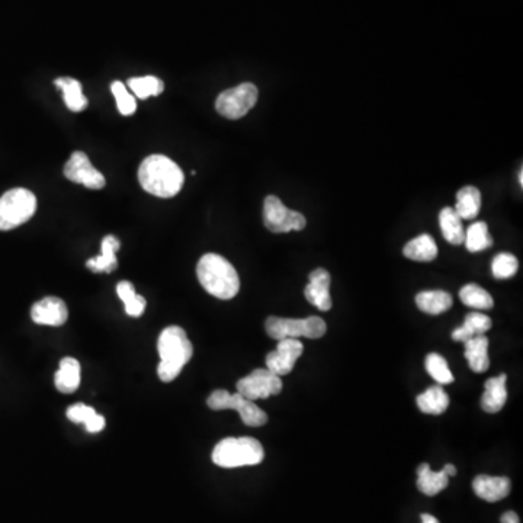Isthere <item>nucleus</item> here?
I'll return each instance as SVG.
<instances>
[{
	"instance_id": "obj_14",
	"label": "nucleus",
	"mask_w": 523,
	"mask_h": 523,
	"mask_svg": "<svg viewBox=\"0 0 523 523\" xmlns=\"http://www.w3.org/2000/svg\"><path fill=\"white\" fill-rule=\"evenodd\" d=\"M330 282H332L330 273L326 269L317 268L310 273V282L304 289V296L308 303L319 308L320 312H329L332 308Z\"/></svg>"
},
{
	"instance_id": "obj_22",
	"label": "nucleus",
	"mask_w": 523,
	"mask_h": 523,
	"mask_svg": "<svg viewBox=\"0 0 523 523\" xmlns=\"http://www.w3.org/2000/svg\"><path fill=\"white\" fill-rule=\"evenodd\" d=\"M416 304H417L420 312L431 314V316H438L452 307V297L451 294H448L442 289L422 291L416 296Z\"/></svg>"
},
{
	"instance_id": "obj_31",
	"label": "nucleus",
	"mask_w": 523,
	"mask_h": 523,
	"mask_svg": "<svg viewBox=\"0 0 523 523\" xmlns=\"http://www.w3.org/2000/svg\"><path fill=\"white\" fill-rule=\"evenodd\" d=\"M460 298L467 307L477 310H490L495 305L492 296L477 284H468L461 288Z\"/></svg>"
},
{
	"instance_id": "obj_12",
	"label": "nucleus",
	"mask_w": 523,
	"mask_h": 523,
	"mask_svg": "<svg viewBox=\"0 0 523 523\" xmlns=\"http://www.w3.org/2000/svg\"><path fill=\"white\" fill-rule=\"evenodd\" d=\"M276 351L266 356V368L278 376H288L303 355L304 346L298 339L278 340Z\"/></svg>"
},
{
	"instance_id": "obj_17",
	"label": "nucleus",
	"mask_w": 523,
	"mask_h": 523,
	"mask_svg": "<svg viewBox=\"0 0 523 523\" xmlns=\"http://www.w3.org/2000/svg\"><path fill=\"white\" fill-rule=\"evenodd\" d=\"M120 248V240L116 239L115 236L109 234V236L104 237L100 255L89 259L86 262V266L95 273H111L118 266L115 252Z\"/></svg>"
},
{
	"instance_id": "obj_37",
	"label": "nucleus",
	"mask_w": 523,
	"mask_h": 523,
	"mask_svg": "<svg viewBox=\"0 0 523 523\" xmlns=\"http://www.w3.org/2000/svg\"><path fill=\"white\" fill-rule=\"evenodd\" d=\"M422 523H440V520L436 519L435 516L429 515V513H422Z\"/></svg>"
},
{
	"instance_id": "obj_34",
	"label": "nucleus",
	"mask_w": 523,
	"mask_h": 523,
	"mask_svg": "<svg viewBox=\"0 0 523 523\" xmlns=\"http://www.w3.org/2000/svg\"><path fill=\"white\" fill-rule=\"evenodd\" d=\"M519 269V262L511 253H499L493 259L492 272L497 280H509L516 275Z\"/></svg>"
},
{
	"instance_id": "obj_4",
	"label": "nucleus",
	"mask_w": 523,
	"mask_h": 523,
	"mask_svg": "<svg viewBox=\"0 0 523 523\" xmlns=\"http://www.w3.org/2000/svg\"><path fill=\"white\" fill-rule=\"evenodd\" d=\"M211 458L212 463L221 468L248 467L262 463L265 451L255 438H226L216 445Z\"/></svg>"
},
{
	"instance_id": "obj_7",
	"label": "nucleus",
	"mask_w": 523,
	"mask_h": 523,
	"mask_svg": "<svg viewBox=\"0 0 523 523\" xmlns=\"http://www.w3.org/2000/svg\"><path fill=\"white\" fill-rule=\"evenodd\" d=\"M208 408L216 412L234 410L239 413L243 424L250 428H259L268 422V415L256 406L255 401L244 399L240 392L230 394L226 390H216L207 400Z\"/></svg>"
},
{
	"instance_id": "obj_28",
	"label": "nucleus",
	"mask_w": 523,
	"mask_h": 523,
	"mask_svg": "<svg viewBox=\"0 0 523 523\" xmlns=\"http://www.w3.org/2000/svg\"><path fill=\"white\" fill-rule=\"evenodd\" d=\"M440 226L448 243L458 246L464 243L465 232H464L463 220L456 214V210L451 207H445L440 214Z\"/></svg>"
},
{
	"instance_id": "obj_19",
	"label": "nucleus",
	"mask_w": 523,
	"mask_h": 523,
	"mask_svg": "<svg viewBox=\"0 0 523 523\" xmlns=\"http://www.w3.org/2000/svg\"><path fill=\"white\" fill-rule=\"evenodd\" d=\"M492 329V319L483 313H470L464 320L463 326L456 328L452 332V339L456 342H467V340L484 335Z\"/></svg>"
},
{
	"instance_id": "obj_36",
	"label": "nucleus",
	"mask_w": 523,
	"mask_h": 523,
	"mask_svg": "<svg viewBox=\"0 0 523 523\" xmlns=\"http://www.w3.org/2000/svg\"><path fill=\"white\" fill-rule=\"evenodd\" d=\"M502 523H519V516L516 515L515 511H506L503 516H502Z\"/></svg>"
},
{
	"instance_id": "obj_8",
	"label": "nucleus",
	"mask_w": 523,
	"mask_h": 523,
	"mask_svg": "<svg viewBox=\"0 0 523 523\" xmlns=\"http://www.w3.org/2000/svg\"><path fill=\"white\" fill-rule=\"evenodd\" d=\"M258 96L259 91L253 83H242L236 88L227 89L217 98V112L228 120H239L248 115V112L255 107Z\"/></svg>"
},
{
	"instance_id": "obj_33",
	"label": "nucleus",
	"mask_w": 523,
	"mask_h": 523,
	"mask_svg": "<svg viewBox=\"0 0 523 523\" xmlns=\"http://www.w3.org/2000/svg\"><path fill=\"white\" fill-rule=\"evenodd\" d=\"M424 365L428 369L429 376L440 384L454 383V376L448 367L447 360L440 353H429L424 360Z\"/></svg>"
},
{
	"instance_id": "obj_25",
	"label": "nucleus",
	"mask_w": 523,
	"mask_h": 523,
	"mask_svg": "<svg viewBox=\"0 0 523 523\" xmlns=\"http://www.w3.org/2000/svg\"><path fill=\"white\" fill-rule=\"evenodd\" d=\"M66 415L73 424H84L89 433H99L105 428L104 416L98 415L95 408L86 404H73L67 408Z\"/></svg>"
},
{
	"instance_id": "obj_38",
	"label": "nucleus",
	"mask_w": 523,
	"mask_h": 523,
	"mask_svg": "<svg viewBox=\"0 0 523 523\" xmlns=\"http://www.w3.org/2000/svg\"><path fill=\"white\" fill-rule=\"evenodd\" d=\"M445 471H447L448 476L454 477L456 476V465H452V464H447L444 467Z\"/></svg>"
},
{
	"instance_id": "obj_1",
	"label": "nucleus",
	"mask_w": 523,
	"mask_h": 523,
	"mask_svg": "<svg viewBox=\"0 0 523 523\" xmlns=\"http://www.w3.org/2000/svg\"><path fill=\"white\" fill-rule=\"evenodd\" d=\"M139 180L144 191L159 196L173 198L184 186L185 175L182 169L163 155H153L141 162Z\"/></svg>"
},
{
	"instance_id": "obj_21",
	"label": "nucleus",
	"mask_w": 523,
	"mask_h": 523,
	"mask_svg": "<svg viewBox=\"0 0 523 523\" xmlns=\"http://www.w3.org/2000/svg\"><path fill=\"white\" fill-rule=\"evenodd\" d=\"M449 476L447 471H432L429 464H420L417 468V488L426 495H440L442 490L448 487Z\"/></svg>"
},
{
	"instance_id": "obj_24",
	"label": "nucleus",
	"mask_w": 523,
	"mask_h": 523,
	"mask_svg": "<svg viewBox=\"0 0 523 523\" xmlns=\"http://www.w3.org/2000/svg\"><path fill=\"white\" fill-rule=\"evenodd\" d=\"M54 84L63 92L64 102L70 111L82 112L88 108V98L83 95V89L79 80L60 77L56 79Z\"/></svg>"
},
{
	"instance_id": "obj_29",
	"label": "nucleus",
	"mask_w": 523,
	"mask_h": 523,
	"mask_svg": "<svg viewBox=\"0 0 523 523\" xmlns=\"http://www.w3.org/2000/svg\"><path fill=\"white\" fill-rule=\"evenodd\" d=\"M464 243L467 246L468 252L477 253L486 249L492 248L493 239L488 233L487 224L483 221L472 223L465 232Z\"/></svg>"
},
{
	"instance_id": "obj_11",
	"label": "nucleus",
	"mask_w": 523,
	"mask_h": 523,
	"mask_svg": "<svg viewBox=\"0 0 523 523\" xmlns=\"http://www.w3.org/2000/svg\"><path fill=\"white\" fill-rule=\"evenodd\" d=\"M64 176L75 184L83 185L86 188L95 191L105 186L104 175L93 168L88 155L83 152L73 153L64 166Z\"/></svg>"
},
{
	"instance_id": "obj_5",
	"label": "nucleus",
	"mask_w": 523,
	"mask_h": 523,
	"mask_svg": "<svg viewBox=\"0 0 523 523\" xmlns=\"http://www.w3.org/2000/svg\"><path fill=\"white\" fill-rule=\"evenodd\" d=\"M36 198L29 189L15 188L0 196V232H8L31 220Z\"/></svg>"
},
{
	"instance_id": "obj_2",
	"label": "nucleus",
	"mask_w": 523,
	"mask_h": 523,
	"mask_svg": "<svg viewBox=\"0 0 523 523\" xmlns=\"http://www.w3.org/2000/svg\"><path fill=\"white\" fill-rule=\"evenodd\" d=\"M157 351L160 356L157 376L163 383L176 380L194 355L191 340L179 326H169L160 333Z\"/></svg>"
},
{
	"instance_id": "obj_32",
	"label": "nucleus",
	"mask_w": 523,
	"mask_h": 523,
	"mask_svg": "<svg viewBox=\"0 0 523 523\" xmlns=\"http://www.w3.org/2000/svg\"><path fill=\"white\" fill-rule=\"evenodd\" d=\"M128 86L140 99H147L150 96H159L164 91L163 82L155 76L132 77L128 80Z\"/></svg>"
},
{
	"instance_id": "obj_26",
	"label": "nucleus",
	"mask_w": 523,
	"mask_h": 523,
	"mask_svg": "<svg viewBox=\"0 0 523 523\" xmlns=\"http://www.w3.org/2000/svg\"><path fill=\"white\" fill-rule=\"evenodd\" d=\"M403 253L408 259L416 260V262H431L438 256V246L433 237L429 234H420L404 246Z\"/></svg>"
},
{
	"instance_id": "obj_9",
	"label": "nucleus",
	"mask_w": 523,
	"mask_h": 523,
	"mask_svg": "<svg viewBox=\"0 0 523 523\" xmlns=\"http://www.w3.org/2000/svg\"><path fill=\"white\" fill-rule=\"evenodd\" d=\"M265 227L272 233L301 232L307 226L305 217L298 211H292L282 204L275 195L266 196L264 204Z\"/></svg>"
},
{
	"instance_id": "obj_6",
	"label": "nucleus",
	"mask_w": 523,
	"mask_h": 523,
	"mask_svg": "<svg viewBox=\"0 0 523 523\" xmlns=\"http://www.w3.org/2000/svg\"><path fill=\"white\" fill-rule=\"evenodd\" d=\"M265 329L269 337L275 340L298 339H320L326 335L328 326L321 317L312 316L308 319H282V317L272 316L266 320Z\"/></svg>"
},
{
	"instance_id": "obj_27",
	"label": "nucleus",
	"mask_w": 523,
	"mask_h": 523,
	"mask_svg": "<svg viewBox=\"0 0 523 523\" xmlns=\"http://www.w3.org/2000/svg\"><path fill=\"white\" fill-rule=\"evenodd\" d=\"M417 408L426 415H442L449 406V397L440 385H433L417 396Z\"/></svg>"
},
{
	"instance_id": "obj_23",
	"label": "nucleus",
	"mask_w": 523,
	"mask_h": 523,
	"mask_svg": "<svg viewBox=\"0 0 523 523\" xmlns=\"http://www.w3.org/2000/svg\"><path fill=\"white\" fill-rule=\"evenodd\" d=\"M481 208V192L468 185L456 194V204L454 207L461 220H474Z\"/></svg>"
},
{
	"instance_id": "obj_3",
	"label": "nucleus",
	"mask_w": 523,
	"mask_h": 523,
	"mask_svg": "<svg viewBox=\"0 0 523 523\" xmlns=\"http://www.w3.org/2000/svg\"><path fill=\"white\" fill-rule=\"evenodd\" d=\"M196 276L205 291L216 298L232 300L239 294V273L221 255L207 253L202 256L196 266Z\"/></svg>"
},
{
	"instance_id": "obj_35",
	"label": "nucleus",
	"mask_w": 523,
	"mask_h": 523,
	"mask_svg": "<svg viewBox=\"0 0 523 523\" xmlns=\"http://www.w3.org/2000/svg\"><path fill=\"white\" fill-rule=\"evenodd\" d=\"M111 91L115 96L118 111L125 116L132 115L137 109L136 98L128 92L125 84L121 83L120 80H116L111 84Z\"/></svg>"
},
{
	"instance_id": "obj_16",
	"label": "nucleus",
	"mask_w": 523,
	"mask_h": 523,
	"mask_svg": "<svg viewBox=\"0 0 523 523\" xmlns=\"http://www.w3.org/2000/svg\"><path fill=\"white\" fill-rule=\"evenodd\" d=\"M508 376L506 374L495 376L484 384V394L481 397V408L486 413H499L508 401V388H506Z\"/></svg>"
},
{
	"instance_id": "obj_20",
	"label": "nucleus",
	"mask_w": 523,
	"mask_h": 523,
	"mask_svg": "<svg viewBox=\"0 0 523 523\" xmlns=\"http://www.w3.org/2000/svg\"><path fill=\"white\" fill-rule=\"evenodd\" d=\"M54 384L63 394H73L80 385V364L75 358H63L54 376Z\"/></svg>"
},
{
	"instance_id": "obj_10",
	"label": "nucleus",
	"mask_w": 523,
	"mask_h": 523,
	"mask_svg": "<svg viewBox=\"0 0 523 523\" xmlns=\"http://www.w3.org/2000/svg\"><path fill=\"white\" fill-rule=\"evenodd\" d=\"M281 392H282L281 376L269 371L268 368L255 369L237 383V392L250 401L268 399L280 394Z\"/></svg>"
},
{
	"instance_id": "obj_30",
	"label": "nucleus",
	"mask_w": 523,
	"mask_h": 523,
	"mask_svg": "<svg viewBox=\"0 0 523 523\" xmlns=\"http://www.w3.org/2000/svg\"><path fill=\"white\" fill-rule=\"evenodd\" d=\"M116 294L120 297L123 303H124L125 313L130 317H140L146 310V300L144 297L139 296L134 285L128 281H123L116 285Z\"/></svg>"
},
{
	"instance_id": "obj_15",
	"label": "nucleus",
	"mask_w": 523,
	"mask_h": 523,
	"mask_svg": "<svg viewBox=\"0 0 523 523\" xmlns=\"http://www.w3.org/2000/svg\"><path fill=\"white\" fill-rule=\"evenodd\" d=\"M472 488L479 499L495 503L511 495V483L508 477L477 476Z\"/></svg>"
},
{
	"instance_id": "obj_18",
	"label": "nucleus",
	"mask_w": 523,
	"mask_h": 523,
	"mask_svg": "<svg viewBox=\"0 0 523 523\" xmlns=\"http://www.w3.org/2000/svg\"><path fill=\"white\" fill-rule=\"evenodd\" d=\"M464 345H465V358L468 361V367L477 374L487 371L490 368V358H488V339L486 335L476 336V337L464 342Z\"/></svg>"
},
{
	"instance_id": "obj_13",
	"label": "nucleus",
	"mask_w": 523,
	"mask_h": 523,
	"mask_svg": "<svg viewBox=\"0 0 523 523\" xmlns=\"http://www.w3.org/2000/svg\"><path fill=\"white\" fill-rule=\"evenodd\" d=\"M31 319L34 323L41 324V326L59 328L67 321V305L61 298L45 297L32 305Z\"/></svg>"
}]
</instances>
